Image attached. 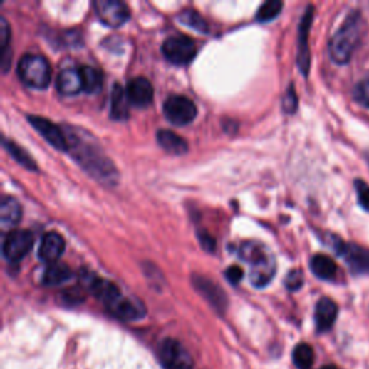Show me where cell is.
I'll list each match as a JSON object with an SVG mask.
<instances>
[{
    "label": "cell",
    "instance_id": "cell-1",
    "mask_svg": "<svg viewBox=\"0 0 369 369\" xmlns=\"http://www.w3.org/2000/svg\"><path fill=\"white\" fill-rule=\"evenodd\" d=\"M68 139V152L77 163L94 179L104 184H114L118 179V172L113 162L100 149L94 137L87 132L70 128L66 130Z\"/></svg>",
    "mask_w": 369,
    "mask_h": 369
},
{
    "label": "cell",
    "instance_id": "cell-2",
    "mask_svg": "<svg viewBox=\"0 0 369 369\" xmlns=\"http://www.w3.org/2000/svg\"><path fill=\"white\" fill-rule=\"evenodd\" d=\"M238 257L250 264V281L254 287H266L276 274V259L264 244L257 241L242 242Z\"/></svg>",
    "mask_w": 369,
    "mask_h": 369
},
{
    "label": "cell",
    "instance_id": "cell-3",
    "mask_svg": "<svg viewBox=\"0 0 369 369\" xmlns=\"http://www.w3.org/2000/svg\"><path fill=\"white\" fill-rule=\"evenodd\" d=\"M360 14L352 12L329 41V55L333 63L339 66H345L349 63L360 41Z\"/></svg>",
    "mask_w": 369,
    "mask_h": 369
},
{
    "label": "cell",
    "instance_id": "cell-4",
    "mask_svg": "<svg viewBox=\"0 0 369 369\" xmlns=\"http://www.w3.org/2000/svg\"><path fill=\"white\" fill-rule=\"evenodd\" d=\"M18 76L21 81L35 90H45L51 83V66L42 55L26 53L18 64Z\"/></svg>",
    "mask_w": 369,
    "mask_h": 369
},
{
    "label": "cell",
    "instance_id": "cell-5",
    "mask_svg": "<svg viewBox=\"0 0 369 369\" xmlns=\"http://www.w3.org/2000/svg\"><path fill=\"white\" fill-rule=\"evenodd\" d=\"M326 244L343 259L355 276H369V249L360 247L353 242H345L336 235H329Z\"/></svg>",
    "mask_w": 369,
    "mask_h": 369
},
{
    "label": "cell",
    "instance_id": "cell-6",
    "mask_svg": "<svg viewBox=\"0 0 369 369\" xmlns=\"http://www.w3.org/2000/svg\"><path fill=\"white\" fill-rule=\"evenodd\" d=\"M162 52L169 63L175 66H187L195 58L198 48L194 39L184 35L167 38L162 45Z\"/></svg>",
    "mask_w": 369,
    "mask_h": 369
},
{
    "label": "cell",
    "instance_id": "cell-7",
    "mask_svg": "<svg viewBox=\"0 0 369 369\" xmlns=\"http://www.w3.org/2000/svg\"><path fill=\"white\" fill-rule=\"evenodd\" d=\"M163 114L173 126H187L195 120L198 110L192 100L183 95H172L163 104Z\"/></svg>",
    "mask_w": 369,
    "mask_h": 369
},
{
    "label": "cell",
    "instance_id": "cell-8",
    "mask_svg": "<svg viewBox=\"0 0 369 369\" xmlns=\"http://www.w3.org/2000/svg\"><path fill=\"white\" fill-rule=\"evenodd\" d=\"M159 358L165 369H194V359L180 342L165 339L159 346Z\"/></svg>",
    "mask_w": 369,
    "mask_h": 369
},
{
    "label": "cell",
    "instance_id": "cell-9",
    "mask_svg": "<svg viewBox=\"0 0 369 369\" xmlns=\"http://www.w3.org/2000/svg\"><path fill=\"white\" fill-rule=\"evenodd\" d=\"M33 247V235L26 229L9 231L4 241V257L9 263H18L28 256Z\"/></svg>",
    "mask_w": 369,
    "mask_h": 369
},
{
    "label": "cell",
    "instance_id": "cell-10",
    "mask_svg": "<svg viewBox=\"0 0 369 369\" xmlns=\"http://www.w3.org/2000/svg\"><path fill=\"white\" fill-rule=\"evenodd\" d=\"M94 11L97 18L108 28H118L130 18L128 5L120 0H95Z\"/></svg>",
    "mask_w": 369,
    "mask_h": 369
},
{
    "label": "cell",
    "instance_id": "cell-11",
    "mask_svg": "<svg viewBox=\"0 0 369 369\" xmlns=\"http://www.w3.org/2000/svg\"><path fill=\"white\" fill-rule=\"evenodd\" d=\"M313 21V6H307L298 26V49L297 66L304 77L309 76L311 70V49H309V32Z\"/></svg>",
    "mask_w": 369,
    "mask_h": 369
},
{
    "label": "cell",
    "instance_id": "cell-12",
    "mask_svg": "<svg viewBox=\"0 0 369 369\" xmlns=\"http://www.w3.org/2000/svg\"><path fill=\"white\" fill-rule=\"evenodd\" d=\"M32 128L56 150L59 152H68V139L66 135V130L59 129L55 123L51 120H46L39 115H29L28 117Z\"/></svg>",
    "mask_w": 369,
    "mask_h": 369
},
{
    "label": "cell",
    "instance_id": "cell-13",
    "mask_svg": "<svg viewBox=\"0 0 369 369\" xmlns=\"http://www.w3.org/2000/svg\"><path fill=\"white\" fill-rule=\"evenodd\" d=\"M66 251V239L58 232H46L39 244L38 257L41 261L53 264L59 260V257Z\"/></svg>",
    "mask_w": 369,
    "mask_h": 369
},
{
    "label": "cell",
    "instance_id": "cell-14",
    "mask_svg": "<svg viewBox=\"0 0 369 369\" xmlns=\"http://www.w3.org/2000/svg\"><path fill=\"white\" fill-rule=\"evenodd\" d=\"M107 309L118 319L123 321H137L146 315L145 306L140 301H135L126 296H118Z\"/></svg>",
    "mask_w": 369,
    "mask_h": 369
},
{
    "label": "cell",
    "instance_id": "cell-15",
    "mask_svg": "<svg viewBox=\"0 0 369 369\" xmlns=\"http://www.w3.org/2000/svg\"><path fill=\"white\" fill-rule=\"evenodd\" d=\"M129 103L139 108H146L153 101V85L145 77H136L126 87Z\"/></svg>",
    "mask_w": 369,
    "mask_h": 369
},
{
    "label": "cell",
    "instance_id": "cell-16",
    "mask_svg": "<svg viewBox=\"0 0 369 369\" xmlns=\"http://www.w3.org/2000/svg\"><path fill=\"white\" fill-rule=\"evenodd\" d=\"M192 281H194L195 289L215 307L217 311H225L227 296L221 290V287H218L214 281H211L202 276H194Z\"/></svg>",
    "mask_w": 369,
    "mask_h": 369
},
{
    "label": "cell",
    "instance_id": "cell-17",
    "mask_svg": "<svg viewBox=\"0 0 369 369\" xmlns=\"http://www.w3.org/2000/svg\"><path fill=\"white\" fill-rule=\"evenodd\" d=\"M336 318H338V304L329 297L321 298L315 309V323L318 331L319 332L331 331Z\"/></svg>",
    "mask_w": 369,
    "mask_h": 369
},
{
    "label": "cell",
    "instance_id": "cell-18",
    "mask_svg": "<svg viewBox=\"0 0 369 369\" xmlns=\"http://www.w3.org/2000/svg\"><path fill=\"white\" fill-rule=\"evenodd\" d=\"M22 217L21 204L12 197H4L0 202V228L4 231L11 229L16 224H19Z\"/></svg>",
    "mask_w": 369,
    "mask_h": 369
},
{
    "label": "cell",
    "instance_id": "cell-19",
    "mask_svg": "<svg viewBox=\"0 0 369 369\" xmlns=\"http://www.w3.org/2000/svg\"><path fill=\"white\" fill-rule=\"evenodd\" d=\"M56 90L63 95H76L83 90L80 70L66 68L56 77Z\"/></svg>",
    "mask_w": 369,
    "mask_h": 369
},
{
    "label": "cell",
    "instance_id": "cell-20",
    "mask_svg": "<svg viewBox=\"0 0 369 369\" xmlns=\"http://www.w3.org/2000/svg\"><path fill=\"white\" fill-rule=\"evenodd\" d=\"M129 98L126 90L120 84H114L111 88V107L110 114L113 120L123 121L129 117Z\"/></svg>",
    "mask_w": 369,
    "mask_h": 369
},
{
    "label": "cell",
    "instance_id": "cell-21",
    "mask_svg": "<svg viewBox=\"0 0 369 369\" xmlns=\"http://www.w3.org/2000/svg\"><path fill=\"white\" fill-rule=\"evenodd\" d=\"M311 270L318 279L326 280V281H332L338 276L336 263L329 256H325V254H316L312 257Z\"/></svg>",
    "mask_w": 369,
    "mask_h": 369
},
{
    "label": "cell",
    "instance_id": "cell-22",
    "mask_svg": "<svg viewBox=\"0 0 369 369\" xmlns=\"http://www.w3.org/2000/svg\"><path fill=\"white\" fill-rule=\"evenodd\" d=\"M156 139L159 146L170 155H183L188 152V143L170 130H159Z\"/></svg>",
    "mask_w": 369,
    "mask_h": 369
},
{
    "label": "cell",
    "instance_id": "cell-23",
    "mask_svg": "<svg viewBox=\"0 0 369 369\" xmlns=\"http://www.w3.org/2000/svg\"><path fill=\"white\" fill-rule=\"evenodd\" d=\"M71 277H73V271L70 270L68 266L53 263V264H49L43 271L42 283L45 286H59L68 281Z\"/></svg>",
    "mask_w": 369,
    "mask_h": 369
},
{
    "label": "cell",
    "instance_id": "cell-24",
    "mask_svg": "<svg viewBox=\"0 0 369 369\" xmlns=\"http://www.w3.org/2000/svg\"><path fill=\"white\" fill-rule=\"evenodd\" d=\"M11 26L5 18H0V67L4 73H8L11 66Z\"/></svg>",
    "mask_w": 369,
    "mask_h": 369
},
{
    "label": "cell",
    "instance_id": "cell-25",
    "mask_svg": "<svg viewBox=\"0 0 369 369\" xmlns=\"http://www.w3.org/2000/svg\"><path fill=\"white\" fill-rule=\"evenodd\" d=\"M80 76L83 81V91L87 94H97L103 87V76L97 68L84 66L80 68Z\"/></svg>",
    "mask_w": 369,
    "mask_h": 369
},
{
    "label": "cell",
    "instance_id": "cell-26",
    "mask_svg": "<svg viewBox=\"0 0 369 369\" xmlns=\"http://www.w3.org/2000/svg\"><path fill=\"white\" fill-rule=\"evenodd\" d=\"M2 143H4L5 150H6L19 165H22L25 169L32 170V172L38 169L35 160L31 157V155H29L25 149L19 147L16 143H14V142H11V140H8V139H4Z\"/></svg>",
    "mask_w": 369,
    "mask_h": 369
},
{
    "label": "cell",
    "instance_id": "cell-27",
    "mask_svg": "<svg viewBox=\"0 0 369 369\" xmlns=\"http://www.w3.org/2000/svg\"><path fill=\"white\" fill-rule=\"evenodd\" d=\"M179 22L184 26H189L191 29L199 32V33H204L207 35L209 32V26H208V22L204 19L202 15H199L198 12L195 11H183L180 12V15L177 16Z\"/></svg>",
    "mask_w": 369,
    "mask_h": 369
},
{
    "label": "cell",
    "instance_id": "cell-28",
    "mask_svg": "<svg viewBox=\"0 0 369 369\" xmlns=\"http://www.w3.org/2000/svg\"><path fill=\"white\" fill-rule=\"evenodd\" d=\"M293 360L298 369H311L315 360V352L311 345L300 343L293 350Z\"/></svg>",
    "mask_w": 369,
    "mask_h": 369
},
{
    "label": "cell",
    "instance_id": "cell-29",
    "mask_svg": "<svg viewBox=\"0 0 369 369\" xmlns=\"http://www.w3.org/2000/svg\"><path fill=\"white\" fill-rule=\"evenodd\" d=\"M283 9V4L279 2V0H270V2H266L257 12V16L256 19L261 24H267L273 19H276L280 12Z\"/></svg>",
    "mask_w": 369,
    "mask_h": 369
},
{
    "label": "cell",
    "instance_id": "cell-30",
    "mask_svg": "<svg viewBox=\"0 0 369 369\" xmlns=\"http://www.w3.org/2000/svg\"><path fill=\"white\" fill-rule=\"evenodd\" d=\"M353 98L360 105L369 108V78L362 80L353 88Z\"/></svg>",
    "mask_w": 369,
    "mask_h": 369
},
{
    "label": "cell",
    "instance_id": "cell-31",
    "mask_svg": "<svg viewBox=\"0 0 369 369\" xmlns=\"http://www.w3.org/2000/svg\"><path fill=\"white\" fill-rule=\"evenodd\" d=\"M355 189L358 195V202L362 209L369 212V184L360 179L355 180Z\"/></svg>",
    "mask_w": 369,
    "mask_h": 369
},
{
    "label": "cell",
    "instance_id": "cell-32",
    "mask_svg": "<svg viewBox=\"0 0 369 369\" xmlns=\"http://www.w3.org/2000/svg\"><path fill=\"white\" fill-rule=\"evenodd\" d=\"M303 283H304L303 271H301V270H297V269L289 271V274H287L286 279H284V286H286V289L290 290V291H296V290L301 289Z\"/></svg>",
    "mask_w": 369,
    "mask_h": 369
},
{
    "label": "cell",
    "instance_id": "cell-33",
    "mask_svg": "<svg viewBox=\"0 0 369 369\" xmlns=\"http://www.w3.org/2000/svg\"><path fill=\"white\" fill-rule=\"evenodd\" d=\"M297 104H298V100L294 91V85L290 84V87L286 90V94L283 97V111L287 114H293L297 110Z\"/></svg>",
    "mask_w": 369,
    "mask_h": 369
},
{
    "label": "cell",
    "instance_id": "cell-34",
    "mask_svg": "<svg viewBox=\"0 0 369 369\" xmlns=\"http://www.w3.org/2000/svg\"><path fill=\"white\" fill-rule=\"evenodd\" d=\"M225 277H227V280H228L231 284H238V283L242 280V277H244V271H242V269L238 267V266H231V267L225 271Z\"/></svg>",
    "mask_w": 369,
    "mask_h": 369
},
{
    "label": "cell",
    "instance_id": "cell-35",
    "mask_svg": "<svg viewBox=\"0 0 369 369\" xmlns=\"http://www.w3.org/2000/svg\"><path fill=\"white\" fill-rule=\"evenodd\" d=\"M198 238L202 244L204 250H207L208 253H214L215 251V239L208 234V232H199Z\"/></svg>",
    "mask_w": 369,
    "mask_h": 369
},
{
    "label": "cell",
    "instance_id": "cell-36",
    "mask_svg": "<svg viewBox=\"0 0 369 369\" xmlns=\"http://www.w3.org/2000/svg\"><path fill=\"white\" fill-rule=\"evenodd\" d=\"M322 369H338L336 366H333V365H328V366H323Z\"/></svg>",
    "mask_w": 369,
    "mask_h": 369
},
{
    "label": "cell",
    "instance_id": "cell-37",
    "mask_svg": "<svg viewBox=\"0 0 369 369\" xmlns=\"http://www.w3.org/2000/svg\"><path fill=\"white\" fill-rule=\"evenodd\" d=\"M365 159H366V162H368V165H369V150L365 152Z\"/></svg>",
    "mask_w": 369,
    "mask_h": 369
}]
</instances>
